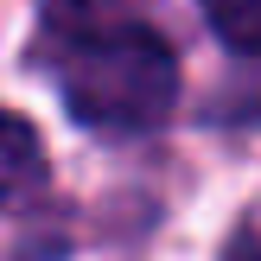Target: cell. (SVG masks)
Instances as JSON below:
<instances>
[{
	"mask_svg": "<svg viewBox=\"0 0 261 261\" xmlns=\"http://www.w3.org/2000/svg\"><path fill=\"white\" fill-rule=\"evenodd\" d=\"M51 76L64 109L96 134H147L178 102V58L140 19L51 32Z\"/></svg>",
	"mask_w": 261,
	"mask_h": 261,
	"instance_id": "6da1fadb",
	"label": "cell"
},
{
	"mask_svg": "<svg viewBox=\"0 0 261 261\" xmlns=\"http://www.w3.org/2000/svg\"><path fill=\"white\" fill-rule=\"evenodd\" d=\"M204 19L242 58H261V0H204Z\"/></svg>",
	"mask_w": 261,
	"mask_h": 261,
	"instance_id": "3957f363",
	"label": "cell"
},
{
	"mask_svg": "<svg viewBox=\"0 0 261 261\" xmlns=\"http://www.w3.org/2000/svg\"><path fill=\"white\" fill-rule=\"evenodd\" d=\"M45 178V147H38L32 121L0 109V211H19Z\"/></svg>",
	"mask_w": 261,
	"mask_h": 261,
	"instance_id": "7a4b0ae2",
	"label": "cell"
},
{
	"mask_svg": "<svg viewBox=\"0 0 261 261\" xmlns=\"http://www.w3.org/2000/svg\"><path fill=\"white\" fill-rule=\"evenodd\" d=\"M236 261H261V249H255V242H249V249H236Z\"/></svg>",
	"mask_w": 261,
	"mask_h": 261,
	"instance_id": "277c9868",
	"label": "cell"
}]
</instances>
